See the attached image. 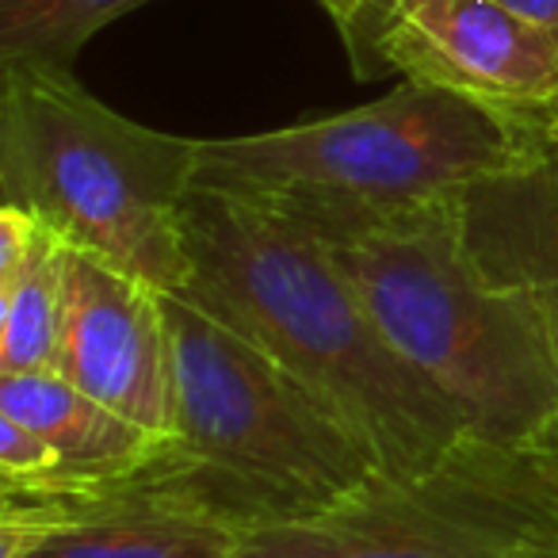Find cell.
Wrapping results in <instances>:
<instances>
[{
  "label": "cell",
  "mask_w": 558,
  "mask_h": 558,
  "mask_svg": "<svg viewBox=\"0 0 558 558\" xmlns=\"http://www.w3.org/2000/svg\"><path fill=\"white\" fill-rule=\"evenodd\" d=\"M70 253L27 207H0V375L58 372Z\"/></svg>",
  "instance_id": "11"
},
{
  "label": "cell",
  "mask_w": 558,
  "mask_h": 558,
  "mask_svg": "<svg viewBox=\"0 0 558 558\" xmlns=\"http://www.w3.org/2000/svg\"><path fill=\"white\" fill-rule=\"evenodd\" d=\"M0 417L39 436L54 456V482L43 494L0 505H54L126 486L154 466L169 440L88 398L58 372L0 375Z\"/></svg>",
  "instance_id": "10"
},
{
  "label": "cell",
  "mask_w": 558,
  "mask_h": 558,
  "mask_svg": "<svg viewBox=\"0 0 558 558\" xmlns=\"http://www.w3.org/2000/svg\"><path fill=\"white\" fill-rule=\"evenodd\" d=\"M413 0H360V9L352 12L349 24L337 27L341 35L344 58H349V70L356 81H379L387 77V65H383V43H387L390 27L398 24Z\"/></svg>",
  "instance_id": "14"
},
{
  "label": "cell",
  "mask_w": 558,
  "mask_h": 558,
  "mask_svg": "<svg viewBox=\"0 0 558 558\" xmlns=\"http://www.w3.org/2000/svg\"><path fill=\"white\" fill-rule=\"evenodd\" d=\"M383 65L539 134L558 111V32L505 0H413L383 43Z\"/></svg>",
  "instance_id": "7"
},
{
  "label": "cell",
  "mask_w": 558,
  "mask_h": 558,
  "mask_svg": "<svg viewBox=\"0 0 558 558\" xmlns=\"http://www.w3.org/2000/svg\"><path fill=\"white\" fill-rule=\"evenodd\" d=\"M505 4H509L512 12H520V16L558 32V0H505Z\"/></svg>",
  "instance_id": "16"
},
{
  "label": "cell",
  "mask_w": 558,
  "mask_h": 558,
  "mask_svg": "<svg viewBox=\"0 0 558 558\" xmlns=\"http://www.w3.org/2000/svg\"><path fill=\"white\" fill-rule=\"evenodd\" d=\"M547 165L550 146L535 126L402 81L337 116L199 138L195 187L268 210L333 248L440 199L539 177Z\"/></svg>",
  "instance_id": "2"
},
{
  "label": "cell",
  "mask_w": 558,
  "mask_h": 558,
  "mask_svg": "<svg viewBox=\"0 0 558 558\" xmlns=\"http://www.w3.org/2000/svg\"><path fill=\"white\" fill-rule=\"evenodd\" d=\"M497 489L512 558H558V456L497 451Z\"/></svg>",
  "instance_id": "13"
},
{
  "label": "cell",
  "mask_w": 558,
  "mask_h": 558,
  "mask_svg": "<svg viewBox=\"0 0 558 558\" xmlns=\"http://www.w3.org/2000/svg\"><path fill=\"white\" fill-rule=\"evenodd\" d=\"M471 199L421 207L333 256L387 341L459 413L466 440L535 456L558 428V349L539 288L478 253Z\"/></svg>",
  "instance_id": "3"
},
{
  "label": "cell",
  "mask_w": 558,
  "mask_h": 558,
  "mask_svg": "<svg viewBox=\"0 0 558 558\" xmlns=\"http://www.w3.org/2000/svg\"><path fill=\"white\" fill-rule=\"evenodd\" d=\"M233 558H512L497 451L466 444L436 478L248 532Z\"/></svg>",
  "instance_id": "6"
},
{
  "label": "cell",
  "mask_w": 558,
  "mask_h": 558,
  "mask_svg": "<svg viewBox=\"0 0 558 558\" xmlns=\"http://www.w3.org/2000/svg\"><path fill=\"white\" fill-rule=\"evenodd\" d=\"M58 375L146 433L172 436V337L161 291L73 248Z\"/></svg>",
  "instance_id": "8"
},
{
  "label": "cell",
  "mask_w": 558,
  "mask_h": 558,
  "mask_svg": "<svg viewBox=\"0 0 558 558\" xmlns=\"http://www.w3.org/2000/svg\"><path fill=\"white\" fill-rule=\"evenodd\" d=\"M550 177H555V199H558V149L550 154Z\"/></svg>",
  "instance_id": "19"
},
{
  "label": "cell",
  "mask_w": 558,
  "mask_h": 558,
  "mask_svg": "<svg viewBox=\"0 0 558 558\" xmlns=\"http://www.w3.org/2000/svg\"><path fill=\"white\" fill-rule=\"evenodd\" d=\"M149 0H0V65L73 70L108 24Z\"/></svg>",
  "instance_id": "12"
},
{
  "label": "cell",
  "mask_w": 558,
  "mask_h": 558,
  "mask_svg": "<svg viewBox=\"0 0 558 558\" xmlns=\"http://www.w3.org/2000/svg\"><path fill=\"white\" fill-rule=\"evenodd\" d=\"M322 12H326L329 20H333V27H341V24H349L352 20V12L360 9V0H314Z\"/></svg>",
  "instance_id": "17"
},
{
  "label": "cell",
  "mask_w": 558,
  "mask_h": 558,
  "mask_svg": "<svg viewBox=\"0 0 558 558\" xmlns=\"http://www.w3.org/2000/svg\"><path fill=\"white\" fill-rule=\"evenodd\" d=\"M543 138H547L550 154H555V149H558V111H555V116L547 119V123H543Z\"/></svg>",
  "instance_id": "18"
},
{
  "label": "cell",
  "mask_w": 558,
  "mask_h": 558,
  "mask_svg": "<svg viewBox=\"0 0 558 558\" xmlns=\"http://www.w3.org/2000/svg\"><path fill=\"white\" fill-rule=\"evenodd\" d=\"M245 535L149 474L54 505H0V558H233Z\"/></svg>",
  "instance_id": "9"
},
{
  "label": "cell",
  "mask_w": 558,
  "mask_h": 558,
  "mask_svg": "<svg viewBox=\"0 0 558 558\" xmlns=\"http://www.w3.org/2000/svg\"><path fill=\"white\" fill-rule=\"evenodd\" d=\"M199 138L154 131L96 100L73 70L0 65V187L65 245L180 295Z\"/></svg>",
  "instance_id": "5"
},
{
  "label": "cell",
  "mask_w": 558,
  "mask_h": 558,
  "mask_svg": "<svg viewBox=\"0 0 558 558\" xmlns=\"http://www.w3.org/2000/svg\"><path fill=\"white\" fill-rule=\"evenodd\" d=\"M184 245L192 271L180 299L306 383L364 440L383 482L436 478L471 444L459 413L387 341L322 238L195 187Z\"/></svg>",
  "instance_id": "1"
},
{
  "label": "cell",
  "mask_w": 558,
  "mask_h": 558,
  "mask_svg": "<svg viewBox=\"0 0 558 558\" xmlns=\"http://www.w3.org/2000/svg\"><path fill=\"white\" fill-rule=\"evenodd\" d=\"M520 271L539 288L543 311H547V322H550V337H555V349H558V245H555V256H550V260L539 256V260H532ZM547 456H558V428H555V440H550Z\"/></svg>",
  "instance_id": "15"
},
{
  "label": "cell",
  "mask_w": 558,
  "mask_h": 558,
  "mask_svg": "<svg viewBox=\"0 0 558 558\" xmlns=\"http://www.w3.org/2000/svg\"><path fill=\"white\" fill-rule=\"evenodd\" d=\"M172 337V436L149 466L241 535L311 520L383 486L372 451L283 364L180 295Z\"/></svg>",
  "instance_id": "4"
}]
</instances>
